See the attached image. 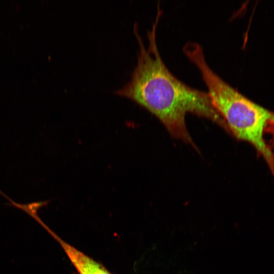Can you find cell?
I'll return each mask as SVG.
<instances>
[{
	"label": "cell",
	"mask_w": 274,
	"mask_h": 274,
	"mask_svg": "<svg viewBox=\"0 0 274 274\" xmlns=\"http://www.w3.org/2000/svg\"><path fill=\"white\" fill-rule=\"evenodd\" d=\"M183 51L199 70L214 108L226 123L229 133L249 143L266 162L274 178V152L264 134L274 113L251 100L223 80L209 66L202 47L188 42Z\"/></svg>",
	"instance_id": "obj_2"
},
{
	"label": "cell",
	"mask_w": 274,
	"mask_h": 274,
	"mask_svg": "<svg viewBox=\"0 0 274 274\" xmlns=\"http://www.w3.org/2000/svg\"><path fill=\"white\" fill-rule=\"evenodd\" d=\"M265 133H268L270 136L268 145L274 151V118L272 119L267 125L265 129Z\"/></svg>",
	"instance_id": "obj_4"
},
{
	"label": "cell",
	"mask_w": 274,
	"mask_h": 274,
	"mask_svg": "<svg viewBox=\"0 0 274 274\" xmlns=\"http://www.w3.org/2000/svg\"><path fill=\"white\" fill-rule=\"evenodd\" d=\"M48 233L61 246L78 274H113L102 264L64 241L52 229Z\"/></svg>",
	"instance_id": "obj_3"
},
{
	"label": "cell",
	"mask_w": 274,
	"mask_h": 274,
	"mask_svg": "<svg viewBox=\"0 0 274 274\" xmlns=\"http://www.w3.org/2000/svg\"><path fill=\"white\" fill-rule=\"evenodd\" d=\"M145 45L137 23L133 33L139 44L135 67L131 79L116 94L129 98L154 114L174 138L198 150L185 123L187 113L205 118L228 133L227 125L214 108L208 92L186 85L168 70L163 61L156 41V30L162 13L160 6Z\"/></svg>",
	"instance_id": "obj_1"
}]
</instances>
